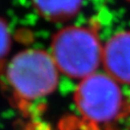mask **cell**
Here are the masks:
<instances>
[{"instance_id": "cell-1", "label": "cell", "mask_w": 130, "mask_h": 130, "mask_svg": "<svg viewBox=\"0 0 130 130\" xmlns=\"http://www.w3.org/2000/svg\"><path fill=\"white\" fill-rule=\"evenodd\" d=\"M103 48L95 28L69 26L54 34L50 54L59 73L81 81L96 73Z\"/></svg>"}, {"instance_id": "cell-2", "label": "cell", "mask_w": 130, "mask_h": 130, "mask_svg": "<svg viewBox=\"0 0 130 130\" xmlns=\"http://www.w3.org/2000/svg\"><path fill=\"white\" fill-rule=\"evenodd\" d=\"M59 71L50 53L27 49L17 53L5 69L6 80L21 104L51 94L57 87Z\"/></svg>"}, {"instance_id": "cell-3", "label": "cell", "mask_w": 130, "mask_h": 130, "mask_svg": "<svg viewBox=\"0 0 130 130\" xmlns=\"http://www.w3.org/2000/svg\"><path fill=\"white\" fill-rule=\"evenodd\" d=\"M74 103L80 115L95 124L111 123L124 110L120 84L106 73H95L81 80L74 92Z\"/></svg>"}, {"instance_id": "cell-4", "label": "cell", "mask_w": 130, "mask_h": 130, "mask_svg": "<svg viewBox=\"0 0 130 130\" xmlns=\"http://www.w3.org/2000/svg\"><path fill=\"white\" fill-rule=\"evenodd\" d=\"M102 63L107 75L130 86V31L119 32L106 42Z\"/></svg>"}, {"instance_id": "cell-5", "label": "cell", "mask_w": 130, "mask_h": 130, "mask_svg": "<svg viewBox=\"0 0 130 130\" xmlns=\"http://www.w3.org/2000/svg\"><path fill=\"white\" fill-rule=\"evenodd\" d=\"M38 13L47 21L61 23L74 18L82 0H33Z\"/></svg>"}, {"instance_id": "cell-6", "label": "cell", "mask_w": 130, "mask_h": 130, "mask_svg": "<svg viewBox=\"0 0 130 130\" xmlns=\"http://www.w3.org/2000/svg\"><path fill=\"white\" fill-rule=\"evenodd\" d=\"M10 45L11 39L8 27L2 19H0V75L6 69V58L10 50Z\"/></svg>"}, {"instance_id": "cell-7", "label": "cell", "mask_w": 130, "mask_h": 130, "mask_svg": "<svg viewBox=\"0 0 130 130\" xmlns=\"http://www.w3.org/2000/svg\"><path fill=\"white\" fill-rule=\"evenodd\" d=\"M128 1H129V2H130V0H128Z\"/></svg>"}]
</instances>
